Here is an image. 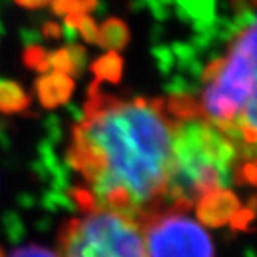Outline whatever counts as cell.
Here are the masks:
<instances>
[{"mask_svg": "<svg viewBox=\"0 0 257 257\" xmlns=\"http://www.w3.org/2000/svg\"><path fill=\"white\" fill-rule=\"evenodd\" d=\"M41 33L45 39H61L62 28L56 22H45L41 28Z\"/></svg>", "mask_w": 257, "mask_h": 257, "instance_id": "ac0fdd59", "label": "cell"}, {"mask_svg": "<svg viewBox=\"0 0 257 257\" xmlns=\"http://www.w3.org/2000/svg\"><path fill=\"white\" fill-rule=\"evenodd\" d=\"M67 51L70 54V61H71V73L75 78H79L87 65V51L82 45H78L75 42H70L67 47Z\"/></svg>", "mask_w": 257, "mask_h": 257, "instance_id": "4fadbf2b", "label": "cell"}, {"mask_svg": "<svg viewBox=\"0 0 257 257\" xmlns=\"http://www.w3.org/2000/svg\"><path fill=\"white\" fill-rule=\"evenodd\" d=\"M8 257H59V254L51 249H47L44 246L30 245V246H22V248L14 249Z\"/></svg>", "mask_w": 257, "mask_h": 257, "instance_id": "9a60e30c", "label": "cell"}, {"mask_svg": "<svg viewBox=\"0 0 257 257\" xmlns=\"http://www.w3.org/2000/svg\"><path fill=\"white\" fill-rule=\"evenodd\" d=\"M164 108H166V113L178 122L205 118L201 102H198L195 95L186 93V91H172V93H169L168 102H164Z\"/></svg>", "mask_w": 257, "mask_h": 257, "instance_id": "ba28073f", "label": "cell"}, {"mask_svg": "<svg viewBox=\"0 0 257 257\" xmlns=\"http://www.w3.org/2000/svg\"><path fill=\"white\" fill-rule=\"evenodd\" d=\"M59 257H148L141 223L124 214L93 208L61 228Z\"/></svg>", "mask_w": 257, "mask_h": 257, "instance_id": "3957f363", "label": "cell"}, {"mask_svg": "<svg viewBox=\"0 0 257 257\" xmlns=\"http://www.w3.org/2000/svg\"><path fill=\"white\" fill-rule=\"evenodd\" d=\"M51 10L56 16H67L70 13L78 11L76 0H50Z\"/></svg>", "mask_w": 257, "mask_h": 257, "instance_id": "e0dca14e", "label": "cell"}, {"mask_svg": "<svg viewBox=\"0 0 257 257\" xmlns=\"http://www.w3.org/2000/svg\"><path fill=\"white\" fill-rule=\"evenodd\" d=\"M172 175L169 208L192 209L214 191L225 189L234 180L237 146L220 134L206 118L175 121L172 138Z\"/></svg>", "mask_w": 257, "mask_h": 257, "instance_id": "7a4b0ae2", "label": "cell"}, {"mask_svg": "<svg viewBox=\"0 0 257 257\" xmlns=\"http://www.w3.org/2000/svg\"><path fill=\"white\" fill-rule=\"evenodd\" d=\"M191 209L171 206L141 223L148 257H214V243Z\"/></svg>", "mask_w": 257, "mask_h": 257, "instance_id": "5b68a950", "label": "cell"}, {"mask_svg": "<svg viewBox=\"0 0 257 257\" xmlns=\"http://www.w3.org/2000/svg\"><path fill=\"white\" fill-rule=\"evenodd\" d=\"M4 34V25H2V22H0V36Z\"/></svg>", "mask_w": 257, "mask_h": 257, "instance_id": "44dd1931", "label": "cell"}, {"mask_svg": "<svg viewBox=\"0 0 257 257\" xmlns=\"http://www.w3.org/2000/svg\"><path fill=\"white\" fill-rule=\"evenodd\" d=\"M75 84L64 73H45L34 82V91L44 108L53 110L71 98Z\"/></svg>", "mask_w": 257, "mask_h": 257, "instance_id": "52a82bcc", "label": "cell"}, {"mask_svg": "<svg viewBox=\"0 0 257 257\" xmlns=\"http://www.w3.org/2000/svg\"><path fill=\"white\" fill-rule=\"evenodd\" d=\"M14 2L19 7L27 8V10H39V8L47 7V4L50 2V0H14Z\"/></svg>", "mask_w": 257, "mask_h": 257, "instance_id": "d6986e66", "label": "cell"}, {"mask_svg": "<svg viewBox=\"0 0 257 257\" xmlns=\"http://www.w3.org/2000/svg\"><path fill=\"white\" fill-rule=\"evenodd\" d=\"M81 38L88 42V44H96V36H98V27L95 24V21L88 16H82V19L78 25V30Z\"/></svg>", "mask_w": 257, "mask_h": 257, "instance_id": "2e32d148", "label": "cell"}, {"mask_svg": "<svg viewBox=\"0 0 257 257\" xmlns=\"http://www.w3.org/2000/svg\"><path fill=\"white\" fill-rule=\"evenodd\" d=\"M78 4V11H84V13H95L99 7L98 0H76Z\"/></svg>", "mask_w": 257, "mask_h": 257, "instance_id": "ffe728a7", "label": "cell"}, {"mask_svg": "<svg viewBox=\"0 0 257 257\" xmlns=\"http://www.w3.org/2000/svg\"><path fill=\"white\" fill-rule=\"evenodd\" d=\"M30 104L31 96L21 84L0 78V113H24L30 108Z\"/></svg>", "mask_w": 257, "mask_h": 257, "instance_id": "9c48e42d", "label": "cell"}, {"mask_svg": "<svg viewBox=\"0 0 257 257\" xmlns=\"http://www.w3.org/2000/svg\"><path fill=\"white\" fill-rule=\"evenodd\" d=\"M195 209L198 222L212 226L222 225L237 212L238 200L231 191L220 189L201 197L195 203Z\"/></svg>", "mask_w": 257, "mask_h": 257, "instance_id": "8992f818", "label": "cell"}, {"mask_svg": "<svg viewBox=\"0 0 257 257\" xmlns=\"http://www.w3.org/2000/svg\"><path fill=\"white\" fill-rule=\"evenodd\" d=\"M131 41V31H128L124 21L118 17H110L98 30L96 44L105 50H122Z\"/></svg>", "mask_w": 257, "mask_h": 257, "instance_id": "30bf717a", "label": "cell"}, {"mask_svg": "<svg viewBox=\"0 0 257 257\" xmlns=\"http://www.w3.org/2000/svg\"><path fill=\"white\" fill-rule=\"evenodd\" d=\"M122 68H124L122 58L115 51H108L102 54L90 67L91 73L95 75V81L99 84L101 81L119 84L122 78Z\"/></svg>", "mask_w": 257, "mask_h": 257, "instance_id": "8fae6325", "label": "cell"}, {"mask_svg": "<svg viewBox=\"0 0 257 257\" xmlns=\"http://www.w3.org/2000/svg\"><path fill=\"white\" fill-rule=\"evenodd\" d=\"M255 95V22L237 33L214 82L206 85L201 99L205 118L231 121Z\"/></svg>", "mask_w": 257, "mask_h": 257, "instance_id": "277c9868", "label": "cell"}, {"mask_svg": "<svg viewBox=\"0 0 257 257\" xmlns=\"http://www.w3.org/2000/svg\"><path fill=\"white\" fill-rule=\"evenodd\" d=\"M48 64L58 73H64V75L71 73V61L67 48H59L53 53H48Z\"/></svg>", "mask_w": 257, "mask_h": 257, "instance_id": "5bb4252c", "label": "cell"}, {"mask_svg": "<svg viewBox=\"0 0 257 257\" xmlns=\"http://www.w3.org/2000/svg\"><path fill=\"white\" fill-rule=\"evenodd\" d=\"M174 127L163 98L122 101L110 95L71 127L67 163L82 177L96 208L143 223L169 208Z\"/></svg>", "mask_w": 257, "mask_h": 257, "instance_id": "6da1fadb", "label": "cell"}, {"mask_svg": "<svg viewBox=\"0 0 257 257\" xmlns=\"http://www.w3.org/2000/svg\"><path fill=\"white\" fill-rule=\"evenodd\" d=\"M24 64L30 70H36L39 73H48L50 64H48V53L38 44H27V48L24 51Z\"/></svg>", "mask_w": 257, "mask_h": 257, "instance_id": "7c38bea8", "label": "cell"}]
</instances>
